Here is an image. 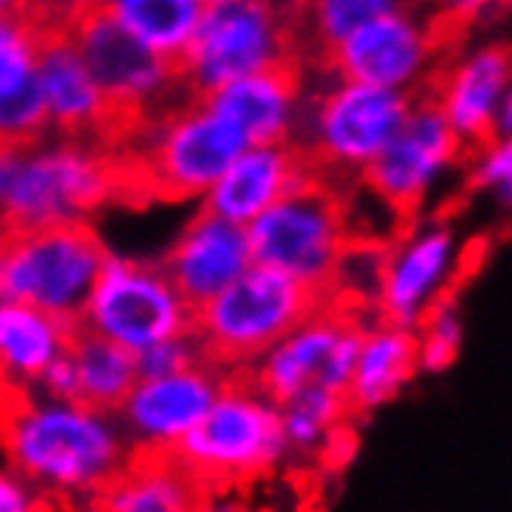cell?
Here are the masks:
<instances>
[{"label": "cell", "mask_w": 512, "mask_h": 512, "mask_svg": "<svg viewBox=\"0 0 512 512\" xmlns=\"http://www.w3.org/2000/svg\"><path fill=\"white\" fill-rule=\"evenodd\" d=\"M41 41L44 25L22 13L0 19V137L10 143H32L47 134L50 112L41 87Z\"/></svg>", "instance_id": "21"}, {"label": "cell", "mask_w": 512, "mask_h": 512, "mask_svg": "<svg viewBox=\"0 0 512 512\" xmlns=\"http://www.w3.org/2000/svg\"><path fill=\"white\" fill-rule=\"evenodd\" d=\"M416 373H423L416 329L373 314L364 329V342H360L357 364L345 391L351 413L367 416L398 401L407 385L416 379Z\"/></svg>", "instance_id": "23"}, {"label": "cell", "mask_w": 512, "mask_h": 512, "mask_svg": "<svg viewBox=\"0 0 512 512\" xmlns=\"http://www.w3.org/2000/svg\"><path fill=\"white\" fill-rule=\"evenodd\" d=\"M466 156L469 146L450 128L438 103L429 94H419L401 131L357 177V184L398 221H413L444 180L466 168Z\"/></svg>", "instance_id": "12"}, {"label": "cell", "mask_w": 512, "mask_h": 512, "mask_svg": "<svg viewBox=\"0 0 512 512\" xmlns=\"http://www.w3.org/2000/svg\"><path fill=\"white\" fill-rule=\"evenodd\" d=\"M25 0H0V10H4V16H13V13H22Z\"/></svg>", "instance_id": "38"}, {"label": "cell", "mask_w": 512, "mask_h": 512, "mask_svg": "<svg viewBox=\"0 0 512 512\" xmlns=\"http://www.w3.org/2000/svg\"><path fill=\"white\" fill-rule=\"evenodd\" d=\"M224 382L227 370L212 360H199L187 370L165 376H140L115 416L134 450L174 454L212 410Z\"/></svg>", "instance_id": "16"}, {"label": "cell", "mask_w": 512, "mask_h": 512, "mask_svg": "<svg viewBox=\"0 0 512 512\" xmlns=\"http://www.w3.org/2000/svg\"><path fill=\"white\" fill-rule=\"evenodd\" d=\"M118 0H69V10H112Z\"/></svg>", "instance_id": "37"}, {"label": "cell", "mask_w": 512, "mask_h": 512, "mask_svg": "<svg viewBox=\"0 0 512 512\" xmlns=\"http://www.w3.org/2000/svg\"><path fill=\"white\" fill-rule=\"evenodd\" d=\"M131 190L125 159L94 137L47 134L10 143L0 156V218L4 233L90 224Z\"/></svg>", "instance_id": "2"}, {"label": "cell", "mask_w": 512, "mask_h": 512, "mask_svg": "<svg viewBox=\"0 0 512 512\" xmlns=\"http://www.w3.org/2000/svg\"><path fill=\"white\" fill-rule=\"evenodd\" d=\"M320 171L295 140L252 143L239 153L230 168L215 180V187L202 196V208L236 224H252L274 202L292 193L298 184Z\"/></svg>", "instance_id": "19"}, {"label": "cell", "mask_w": 512, "mask_h": 512, "mask_svg": "<svg viewBox=\"0 0 512 512\" xmlns=\"http://www.w3.org/2000/svg\"><path fill=\"white\" fill-rule=\"evenodd\" d=\"M512 81V47L485 44L460 53L435 75L426 94L472 149L494 137L497 109Z\"/></svg>", "instance_id": "20"}, {"label": "cell", "mask_w": 512, "mask_h": 512, "mask_svg": "<svg viewBox=\"0 0 512 512\" xmlns=\"http://www.w3.org/2000/svg\"><path fill=\"white\" fill-rule=\"evenodd\" d=\"M174 454L212 494L277 472L292 450L280 404L249 373H227L218 401Z\"/></svg>", "instance_id": "4"}, {"label": "cell", "mask_w": 512, "mask_h": 512, "mask_svg": "<svg viewBox=\"0 0 512 512\" xmlns=\"http://www.w3.org/2000/svg\"><path fill=\"white\" fill-rule=\"evenodd\" d=\"M205 4H218V0H205Z\"/></svg>", "instance_id": "39"}, {"label": "cell", "mask_w": 512, "mask_h": 512, "mask_svg": "<svg viewBox=\"0 0 512 512\" xmlns=\"http://www.w3.org/2000/svg\"><path fill=\"white\" fill-rule=\"evenodd\" d=\"M401 7H407V0H301L298 25L305 28L311 47L323 59L357 28Z\"/></svg>", "instance_id": "29"}, {"label": "cell", "mask_w": 512, "mask_h": 512, "mask_svg": "<svg viewBox=\"0 0 512 512\" xmlns=\"http://www.w3.org/2000/svg\"><path fill=\"white\" fill-rule=\"evenodd\" d=\"M292 22L277 0H218L208 4L190 50L180 59L184 90L205 97L255 72L295 63Z\"/></svg>", "instance_id": "9"}, {"label": "cell", "mask_w": 512, "mask_h": 512, "mask_svg": "<svg viewBox=\"0 0 512 512\" xmlns=\"http://www.w3.org/2000/svg\"><path fill=\"white\" fill-rule=\"evenodd\" d=\"M69 354L78 370V398L87 401L90 407L118 413V407L125 404L131 388L140 379L137 354L81 326Z\"/></svg>", "instance_id": "27"}, {"label": "cell", "mask_w": 512, "mask_h": 512, "mask_svg": "<svg viewBox=\"0 0 512 512\" xmlns=\"http://www.w3.org/2000/svg\"><path fill=\"white\" fill-rule=\"evenodd\" d=\"M466 252L457 230L441 218L401 224L395 236L385 239L373 314L416 329L435 305L454 295L466 270Z\"/></svg>", "instance_id": "14"}, {"label": "cell", "mask_w": 512, "mask_h": 512, "mask_svg": "<svg viewBox=\"0 0 512 512\" xmlns=\"http://www.w3.org/2000/svg\"><path fill=\"white\" fill-rule=\"evenodd\" d=\"M109 255L90 224L4 233L0 298L25 301L78 323Z\"/></svg>", "instance_id": "8"}, {"label": "cell", "mask_w": 512, "mask_h": 512, "mask_svg": "<svg viewBox=\"0 0 512 512\" xmlns=\"http://www.w3.org/2000/svg\"><path fill=\"white\" fill-rule=\"evenodd\" d=\"M7 466L32 478L50 506H97L137 454L118 416L81 398L7 388Z\"/></svg>", "instance_id": "1"}, {"label": "cell", "mask_w": 512, "mask_h": 512, "mask_svg": "<svg viewBox=\"0 0 512 512\" xmlns=\"http://www.w3.org/2000/svg\"><path fill=\"white\" fill-rule=\"evenodd\" d=\"M221 115L246 134L249 143L295 140L301 106H305V78L295 63L255 72L205 94Z\"/></svg>", "instance_id": "22"}, {"label": "cell", "mask_w": 512, "mask_h": 512, "mask_svg": "<svg viewBox=\"0 0 512 512\" xmlns=\"http://www.w3.org/2000/svg\"><path fill=\"white\" fill-rule=\"evenodd\" d=\"M466 187L497 215L512 218V137H491L469 149Z\"/></svg>", "instance_id": "30"}, {"label": "cell", "mask_w": 512, "mask_h": 512, "mask_svg": "<svg viewBox=\"0 0 512 512\" xmlns=\"http://www.w3.org/2000/svg\"><path fill=\"white\" fill-rule=\"evenodd\" d=\"M364 329V308L351 311L345 301L326 298L274 348H267L246 373L277 404L314 385L348 391Z\"/></svg>", "instance_id": "13"}, {"label": "cell", "mask_w": 512, "mask_h": 512, "mask_svg": "<svg viewBox=\"0 0 512 512\" xmlns=\"http://www.w3.org/2000/svg\"><path fill=\"white\" fill-rule=\"evenodd\" d=\"M205 360L202 345L196 339V333H180L171 339H162L156 345H149L137 354V367L140 376H165V373H177L187 370L193 364Z\"/></svg>", "instance_id": "32"}, {"label": "cell", "mask_w": 512, "mask_h": 512, "mask_svg": "<svg viewBox=\"0 0 512 512\" xmlns=\"http://www.w3.org/2000/svg\"><path fill=\"white\" fill-rule=\"evenodd\" d=\"M44 506H50V500L44 497V491L35 485V481L7 466V472L0 475V509L4 512H35Z\"/></svg>", "instance_id": "33"}, {"label": "cell", "mask_w": 512, "mask_h": 512, "mask_svg": "<svg viewBox=\"0 0 512 512\" xmlns=\"http://www.w3.org/2000/svg\"><path fill=\"white\" fill-rule=\"evenodd\" d=\"M162 264L190 305L202 308L255 264L249 227L199 205V212L165 249Z\"/></svg>", "instance_id": "18"}, {"label": "cell", "mask_w": 512, "mask_h": 512, "mask_svg": "<svg viewBox=\"0 0 512 512\" xmlns=\"http://www.w3.org/2000/svg\"><path fill=\"white\" fill-rule=\"evenodd\" d=\"M66 22L106 90L122 137L162 112L174 90L184 87L174 59L146 47L112 10H69Z\"/></svg>", "instance_id": "11"}, {"label": "cell", "mask_w": 512, "mask_h": 512, "mask_svg": "<svg viewBox=\"0 0 512 512\" xmlns=\"http://www.w3.org/2000/svg\"><path fill=\"white\" fill-rule=\"evenodd\" d=\"M205 7V0H118L112 13L146 47L180 63L199 32Z\"/></svg>", "instance_id": "28"}, {"label": "cell", "mask_w": 512, "mask_h": 512, "mask_svg": "<svg viewBox=\"0 0 512 512\" xmlns=\"http://www.w3.org/2000/svg\"><path fill=\"white\" fill-rule=\"evenodd\" d=\"M494 137H512V81L506 87V94L497 109V122H494Z\"/></svg>", "instance_id": "36"}, {"label": "cell", "mask_w": 512, "mask_h": 512, "mask_svg": "<svg viewBox=\"0 0 512 512\" xmlns=\"http://www.w3.org/2000/svg\"><path fill=\"white\" fill-rule=\"evenodd\" d=\"M41 87L50 112L53 134L94 137L103 143L122 140L115 112L94 69L84 59L69 22L44 25L41 41Z\"/></svg>", "instance_id": "17"}, {"label": "cell", "mask_w": 512, "mask_h": 512, "mask_svg": "<svg viewBox=\"0 0 512 512\" xmlns=\"http://www.w3.org/2000/svg\"><path fill=\"white\" fill-rule=\"evenodd\" d=\"M78 323L25 301H0V370L7 388L32 391L53 360L63 357Z\"/></svg>", "instance_id": "24"}, {"label": "cell", "mask_w": 512, "mask_h": 512, "mask_svg": "<svg viewBox=\"0 0 512 512\" xmlns=\"http://www.w3.org/2000/svg\"><path fill=\"white\" fill-rule=\"evenodd\" d=\"M249 236L258 264L277 267L329 298L357 233L336 177L314 171L305 184L255 218Z\"/></svg>", "instance_id": "6"}, {"label": "cell", "mask_w": 512, "mask_h": 512, "mask_svg": "<svg viewBox=\"0 0 512 512\" xmlns=\"http://www.w3.org/2000/svg\"><path fill=\"white\" fill-rule=\"evenodd\" d=\"M438 53L441 41L435 28L401 7L357 28L323 56V66L329 75L419 97L438 75Z\"/></svg>", "instance_id": "15"}, {"label": "cell", "mask_w": 512, "mask_h": 512, "mask_svg": "<svg viewBox=\"0 0 512 512\" xmlns=\"http://www.w3.org/2000/svg\"><path fill=\"white\" fill-rule=\"evenodd\" d=\"M193 323L196 308L177 289L162 258L149 261L122 255H109L78 317L81 329L106 336L134 354L162 339L193 333Z\"/></svg>", "instance_id": "10"}, {"label": "cell", "mask_w": 512, "mask_h": 512, "mask_svg": "<svg viewBox=\"0 0 512 512\" xmlns=\"http://www.w3.org/2000/svg\"><path fill=\"white\" fill-rule=\"evenodd\" d=\"M283 429L292 457L301 460H333L336 447L348 441L351 404L345 391L314 385L280 404Z\"/></svg>", "instance_id": "26"}, {"label": "cell", "mask_w": 512, "mask_h": 512, "mask_svg": "<svg viewBox=\"0 0 512 512\" xmlns=\"http://www.w3.org/2000/svg\"><path fill=\"white\" fill-rule=\"evenodd\" d=\"M497 4H500V0H435L438 13L447 22H457V25L481 19L485 13H491Z\"/></svg>", "instance_id": "35"}, {"label": "cell", "mask_w": 512, "mask_h": 512, "mask_svg": "<svg viewBox=\"0 0 512 512\" xmlns=\"http://www.w3.org/2000/svg\"><path fill=\"white\" fill-rule=\"evenodd\" d=\"M128 137L137 140L134 153L125 159L131 190L140 187L168 202H202L230 162L252 146L227 115L193 94L143 118Z\"/></svg>", "instance_id": "3"}, {"label": "cell", "mask_w": 512, "mask_h": 512, "mask_svg": "<svg viewBox=\"0 0 512 512\" xmlns=\"http://www.w3.org/2000/svg\"><path fill=\"white\" fill-rule=\"evenodd\" d=\"M208 497L202 481L177 460V454H137L94 509L106 512H190Z\"/></svg>", "instance_id": "25"}, {"label": "cell", "mask_w": 512, "mask_h": 512, "mask_svg": "<svg viewBox=\"0 0 512 512\" xmlns=\"http://www.w3.org/2000/svg\"><path fill=\"white\" fill-rule=\"evenodd\" d=\"M35 391L50 395V398H78V370H75V360L69 351L47 367V373L41 376Z\"/></svg>", "instance_id": "34"}, {"label": "cell", "mask_w": 512, "mask_h": 512, "mask_svg": "<svg viewBox=\"0 0 512 512\" xmlns=\"http://www.w3.org/2000/svg\"><path fill=\"white\" fill-rule=\"evenodd\" d=\"M323 301L326 295L301 280L255 261L243 277L196 308L193 333L205 360L227 373H246Z\"/></svg>", "instance_id": "5"}, {"label": "cell", "mask_w": 512, "mask_h": 512, "mask_svg": "<svg viewBox=\"0 0 512 512\" xmlns=\"http://www.w3.org/2000/svg\"><path fill=\"white\" fill-rule=\"evenodd\" d=\"M416 336H419V367H423V373L438 376L457 364L466 329L454 295L444 298L441 305H435L426 314V320L416 326Z\"/></svg>", "instance_id": "31"}, {"label": "cell", "mask_w": 512, "mask_h": 512, "mask_svg": "<svg viewBox=\"0 0 512 512\" xmlns=\"http://www.w3.org/2000/svg\"><path fill=\"white\" fill-rule=\"evenodd\" d=\"M416 97L329 75L317 94H305L295 143L329 177H360L407 122Z\"/></svg>", "instance_id": "7"}]
</instances>
